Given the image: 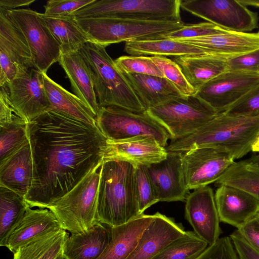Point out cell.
<instances>
[{"label": "cell", "mask_w": 259, "mask_h": 259, "mask_svg": "<svg viewBox=\"0 0 259 259\" xmlns=\"http://www.w3.org/2000/svg\"><path fill=\"white\" fill-rule=\"evenodd\" d=\"M69 235L62 228L45 233L19 248L13 259H56Z\"/></svg>", "instance_id": "cell-32"}, {"label": "cell", "mask_w": 259, "mask_h": 259, "mask_svg": "<svg viewBox=\"0 0 259 259\" xmlns=\"http://www.w3.org/2000/svg\"><path fill=\"white\" fill-rule=\"evenodd\" d=\"M196 259H239L230 237L219 238Z\"/></svg>", "instance_id": "cell-44"}, {"label": "cell", "mask_w": 259, "mask_h": 259, "mask_svg": "<svg viewBox=\"0 0 259 259\" xmlns=\"http://www.w3.org/2000/svg\"><path fill=\"white\" fill-rule=\"evenodd\" d=\"M175 140L199 129L218 113L197 97L183 96L147 110Z\"/></svg>", "instance_id": "cell-9"}, {"label": "cell", "mask_w": 259, "mask_h": 259, "mask_svg": "<svg viewBox=\"0 0 259 259\" xmlns=\"http://www.w3.org/2000/svg\"><path fill=\"white\" fill-rule=\"evenodd\" d=\"M237 230L247 242L259 252V221L253 218Z\"/></svg>", "instance_id": "cell-47"}, {"label": "cell", "mask_w": 259, "mask_h": 259, "mask_svg": "<svg viewBox=\"0 0 259 259\" xmlns=\"http://www.w3.org/2000/svg\"><path fill=\"white\" fill-rule=\"evenodd\" d=\"M102 164L94 168L49 208L62 229L71 234L86 231L99 223L97 204Z\"/></svg>", "instance_id": "cell-6"}, {"label": "cell", "mask_w": 259, "mask_h": 259, "mask_svg": "<svg viewBox=\"0 0 259 259\" xmlns=\"http://www.w3.org/2000/svg\"><path fill=\"white\" fill-rule=\"evenodd\" d=\"M33 175V157L29 140L16 152L0 162V185L24 197L31 188Z\"/></svg>", "instance_id": "cell-24"}, {"label": "cell", "mask_w": 259, "mask_h": 259, "mask_svg": "<svg viewBox=\"0 0 259 259\" xmlns=\"http://www.w3.org/2000/svg\"><path fill=\"white\" fill-rule=\"evenodd\" d=\"M208 246L194 231H187L152 259H196Z\"/></svg>", "instance_id": "cell-35"}, {"label": "cell", "mask_w": 259, "mask_h": 259, "mask_svg": "<svg viewBox=\"0 0 259 259\" xmlns=\"http://www.w3.org/2000/svg\"><path fill=\"white\" fill-rule=\"evenodd\" d=\"M186 219L194 233L209 245L215 243L222 232L214 194L208 186L194 189L186 199Z\"/></svg>", "instance_id": "cell-16"}, {"label": "cell", "mask_w": 259, "mask_h": 259, "mask_svg": "<svg viewBox=\"0 0 259 259\" xmlns=\"http://www.w3.org/2000/svg\"><path fill=\"white\" fill-rule=\"evenodd\" d=\"M152 60L163 73L184 96L195 95L198 90L187 81L179 66L174 61L162 56H151Z\"/></svg>", "instance_id": "cell-37"}, {"label": "cell", "mask_w": 259, "mask_h": 259, "mask_svg": "<svg viewBox=\"0 0 259 259\" xmlns=\"http://www.w3.org/2000/svg\"><path fill=\"white\" fill-rule=\"evenodd\" d=\"M228 153L220 149L200 147L182 154L186 184L189 190L217 182L235 161Z\"/></svg>", "instance_id": "cell-13"}, {"label": "cell", "mask_w": 259, "mask_h": 259, "mask_svg": "<svg viewBox=\"0 0 259 259\" xmlns=\"http://www.w3.org/2000/svg\"><path fill=\"white\" fill-rule=\"evenodd\" d=\"M35 0H1L0 8L6 10L17 9V8L26 6L32 4Z\"/></svg>", "instance_id": "cell-48"}, {"label": "cell", "mask_w": 259, "mask_h": 259, "mask_svg": "<svg viewBox=\"0 0 259 259\" xmlns=\"http://www.w3.org/2000/svg\"><path fill=\"white\" fill-rule=\"evenodd\" d=\"M178 40L201 48L210 55L229 59L258 49L259 32L227 30L212 35Z\"/></svg>", "instance_id": "cell-21"}, {"label": "cell", "mask_w": 259, "mask_h": 259, "mask_svg": "<svg viewBox=\"0 0 259 259\" xmlns=\"http://www.w3.org/2000/svg\"><path fill=\"white\" fill-rule=\"evenodd\" d=\"M153 217L143 213L126 224L110 228V241L97 259H127Z\"/></svg>", "instance_id": "cell-27"}, {"label": "cell", "mask_w": 259, "mask_h": 259, "mask_svg": "<svg viewBox=\"0 0 259 259\" xmlns=\"http://www.w3.org/2000/svg\"><path fill=\"white\" fill-rule=\"evenodd\" d=\"M27 123L0 128V162L11 156L29 142Z\"/></svg>", "instance_id": "cell-36"}, {"label": "cell", "mask_w": 259, "mask_h": 259, "mask_svg": "<svg viewBox=\"0 0 259 259\" xmlns=\"http://www.w3.org/2000/svg\"><path fill=\"white\" fill-rule=\"evenodd\" d=\"M259 136V116L250 117L218 113L194 133L172 140L167 151L186 152L208 147L224 151L234 159L251 151Z\"/></svg>", "instance_id": "cell-2"}, {"label": "cell", "mask_w": 259, "mask_h": 259, "mask_svg": "<svg viewBox=\"0 0 259 259\" xmlns=\"http://www.w3.org/2000/svg\"><path fill=\"white\" fill-rule=\"evenodd\" d=\"M153 219L142 233L138 243L127 259H152L186 231L181 223L160 213L153 214Z\"/></svg>", "instance_id": "cell-19"}, {"label": "cell", "mask_w": 259, "mask_h": 259, "mask_svg": "<svg viewBox=\"0 0 259 259\" xmlns=\"http://www.w3.org/2000/svg\"><path fill=\"white\" fill-rule=\"evenodd\" d=\"M224 112L240 116H259V83Z\"/></svg>", "instance_id": "cell-41"}, {"label": "cell", "mask_w": 259, "mask_h": 259, "mask_svg": "<svg viewBox=\"0 0 259 259\" xmlns=\"http://www.w3.org/2000/svg\"><path fill=\"white\" fill-rule=\"evenodd\" d=\"M216 183L240 189L259 201V164L248 159L234 161Z\"/></svg>", "instance_id": "cell-34"}, {"label": "cell", "mask_w": 259, "mask_h": 259, "mask_svg": "<svg viewBox=\"0 0 259 259\" xmlns=\"http://www.w3.org/2000/svg\"><path fill=\"white\" fill-rule=\"evenodd\" d=\"M124 51L131 56H138L177 57L210 55L207 51L197 46L167 38L126 42L125 44Z\"/></svg>", "instance_id": "cell-30"}, {"label": "cell", "mask_w": 259, "mask_h": 259, "mask_svg": "<svg viewBox=\"0 0 259 259\" xmlns=\"http://www.w3.org/2000/svg\"><path fill=\"white\" fill-rule=\"evenodd\" d=\"M243 5L259 8V0H238Z\"/></svg>", "instance_id": "cell-49"}, {"label": "cell", "mask_w": 259, "mask_h": 259, "mask_svg": "<svg viewBox=\"0 0 259 259\" xmlns=\"http://www.w3.org/2000/svg\"><path fill=\"white\" fill-rule=\"evenodd\" d=\"M94 0H50L44 6L46 15L64 17L72 15L75 12L91 4Z\"/></svg>", "instance_id": "cell-43"}, {"label": "cell", "mask_w": 259, "mask_h": 259, "mask_svg": "<svg viewBox=\"0 0 259 259\" xmlns=\"http://www.w3.org/2000/svg\"><path fill=\"white\" fill-rule=\"evenodd\" d=\"M220 222L237 229L243 227L259 211V201L240 189L221 185L214 194Z\"/></svg>", "instance_id": "cell-20"}, {"label": "cell", "mask_w": 259, "mask_h": 259, "mask_svg": "<svg viewBox=\"0 0 259 259\" xmlns=\"http://www.w3.org/2000/svg\"><path fill=\"white\" fill-rule=\"evenodd\" d=\"M27 123L13 106L7 87H1L0 128Z\"/></svg>", "instance_id": "cell-42"}, {"label": "cell", "mask_w": 259, "mask_h": 259, "mask_svg": "<svg viewBox=\"0 0 259 259\" xmlns=\"http://www.w3.org/2000/svg\"><path fill=\"white\" fill-rule=\"evenodd\" d=\"M29 207L24 197L0 185V245L4 246L8 236Z\"/></svg>", "instance_id": "cell-33"}, {"label": "cell", "mask_w": 259, "mask_h": 259, "mask_svg": "<svg viewBox=\"0 0 259 259\" xmlns=\"http://www.w3.org/2000/svg\"><path fill=\"white\" fill-rule=\"evenodd\" d=\"M0 87L34 67L26 39L8 10L0 8Z\"/></svg>", "instance_id": "cell-10"}, {"label": "cell", "mask_w": 259, "mask_h": 259, "mask_svg": "<svg viewBox=\"0 0 259 259\" xmlns=\"http://www.w3.org/2000/svg\"><path fill=\"white\" fill-rule=\"evenodd\" d=\"M258 83L259 74L227 71L203 85L196 95L220 113Z\"/></svg>", "instance_id": "cell-14"}, {"label": "cell", "mask_w": 259, "mask_h": 259, "mask_svg": "<svg viewBox=\"0 0 259 259\" xmlns=\"http://www.w3.org/2000/svg\"><path fill=\"white\" fill-rule=\"evenodd\" d=\"M181 2V0H94L72 15L76 18L180 21Z\"/></svg>", "instance_id": "cell-7"}, {"label": "cell", "mask_w": 259, "mask_h": 259, "mask_svg": "<svg viewBox=\"0 0 259 259\" xmlns=\"http://www.w3.org/2000/svg\"><path fill=\"white\" fill-rule=\"evenodd\" d=\"M96 124L103 135L113 141L147 136L164 147L171 139L166 129L147 110L136 113L115 106L102 107Z\"/></svg>", "instance_id": "cell-8"}, {"label": "cell", "mask_w": 259, "mask_h": 259, "mask_svg": "<svg viewBox=\"0 0 259 259\" xmlns=\"http://www.w3.org/2000/svg\"><path fill=\"white\" fill-rule=\"evenodd\" d=\"M59 228H62L58 220L49 209L29 207L8 236L4 247L14 253L19 248L36 238Z\"/></svg>", "instance_id": "cell-23"}, {"label": "cell", "mask_w": 259, "mask_h": 259, "mask_svg": "<svg viewBox=\"0 0 259 259\" xmlns=\"http://www.w3.org/2000/svg\"><path fill=\"white\" fill-rule=\"evenodd\" d=\"M89 41L107 47L125 41L163 38L186 25L180 21H144L114 18H76Z\"/></svg>", "instance_id": "cell-5"}, {"label": "cell", "mask_w": 259, "mask_h": 259, "mask_svg": "<svg viewBox=\"0 0 259 259\" xmlns=\"http://www.w3.org/2000/svg\"><path fill=\"white\" fill-rule=\"evenodd\" d=\"M164 159L145 166L159 201L186 200L189 192L182 165V152L167 151Z\"/></svg>", "instance_id": "cell-17"}, {"label": "cell", "mask_w": 259, "mask_h": 259, "mask_svg": "<svg viewBox=\"0 0 259 259\" xmlns=\"http://www.w3.org/2000/svg\"><path fill=\"white\" fill-rule=\"evenodd\" d=\"M227 30L209 22H201L186 25L182 28L165 35L163 38L178 40L198 38L221 33Z\"/></svg>", "instance_id": "cell-40"}, {"label": "cell", "mask_w": 259, "mask_h": 259, "mask_svg": "<svg viewBox=\"0 0 259 259\" xmlns=\"http://www.w3.org/2000/svg\"><path fill=\"white\" fill-rule=\"evenodd\" d=\"M8 12L26 39L34 67L47 73L50 67L59 61L62 53L40 13L29 9H17Z\"/></svg>", "instance_id": "cell-11"}, {"label": "cell", "mask_w": 259, "mask_h": 259, "mask_svg": "<svg viewBox=\"0 0 259 259\" xmlns=\"http://www.w3.org/2000/svg\"><path fill=\"white\" fill-rule=\"evenodd\" d=\"M56 259H65L63 255V253L60 254Z\"/></svg>", "instance_id": "cell-52"}, {"label": "cell", "mask_w": 259, "mask_h": 259, "mask_svg": "<svg viewBox=\"0 0 259 259\" xmlns=\"http://www.w3.org/2000/svg\"><path fill=\"white\" fill-rule=\"evenodd\" d=\"M106 47L89 41L80 50L92 70L100 108L115 106L136 113L145 111L130 83L107 53Z\"/></svg>", "instance_id": "cell-4"}, {"label": "cell", "mask_w": 259, "mask_h": 259, "mask_svg": "<svg viewBox=\"0 0 259 259\" xmlns=\"http://www.w3.org/2000/svg\"><path fill=\"white\" fill-rule=\"evenodd\" d=\"M6 87L13 106L27 123L51 110L42 74L35 68Z\"/></svg>", "instance_id": "cell-15"}, {"label": "cell", "mask_w": 259, "mask_h": 259, "mask_svg": "<svg viewBox=\"0 0 259 259\" xmlns=\"http://www.w3.org/2000/svg\"><path fill=\"white\" fill-rule=\"evenodd\" d=\"M115 62L122 72L164 77L151 57L122 56Z\"/></svg>", "instance_id": "cell-38"}, {"label": "cell", "mask_w": 259, "mask_h": 259, "mask_svg": "<svg viewBox=\"0 0 259 259\" xmlns=\"http://www.w3.org/2000/svg\"><path fill=\"white\" fill-rule=\"evenodd\" d=\"M122 73L146 110L184 96L164 77Z\"/></svg>", "instance_id": "cell-26"}, {"label": "cell", "mask_w": 259, "mask_h": 259, "mask_svg": "<svg viewBox=\"0 0 259 259\" xmlns=\"http://www.w3.org/2000/svg\"><path fill=\"white\" fill-rule=\"evenodd\" d=\"M110 239V228L98 223L86 231L69 235L63 255L65 259H97Z\"/></svg>", "instance_id": "cell-25"}, {"label": "cell", "mask_w": 259, "mask_h": 259, "mask_svg": "<svg viewBox=\"0 0 259 259\" xmlns=\"http://www.w3.org/2000/svg\"><path fill=\"white\" fill-rule=\"evenodd\" d=\"M254 218L259 221V211L258 212V213L256 214Z\"/></svg>", "instance_id": "cell-53"}, {"label": "cell", "mask_w": 259, "mask_h": 259, "mask_svg": "<svg viewBox=\"0 0 259 259\" xmlns=\"http://www.w3.org/2000/svg\"><path fill=\"white\" fill-rule=\"evenodd\" d=\"M181 8L230 31L247 32L258 27L257 14L238 0H181Z\"/></svg>", "instance_id": "cell-12"}, {"label": "cell", "mask_w": 259, "mask_h": 259, "mask_svg": "<svg viewBox=\"0 0 259 259\" xmlns=\"http://www.w3.org/2000/svg\"><path fill=\"white\" fill-rule=\"evenodd\" d=\"M140 215L136 166L122 160L103 161L98 197V222L112 228Z\"/></svg>", "instance_id": "cell-3"}, {"label": "cell", "mask_w": 259, "mask_h": 259, "mask_svg": "<svg viewBox=\"0 0 259 259\" xmlns=\"http://www.w3.org/2000/svg\"><path fill=\"white\" fill-rule=\"evenodd\" d=\"M33 163L24 198L49 208L103 162L107 139L98 126L52 110L27 123Z\"/></svg>", "instance_id": "cell-1"}, {"label": "cell", "mask_w": 259, "mask_h": 259, "mask_svg": "<svg viewBox=\"0 0 259 259\" xmlns=\"http://www.w3.org/2000/svg\"><path fill=\"white\" fill-rule=\"evenodd\" d=\"M229 237L239 259H259V252L247 242L237 229Z\"/></svg>", "instance_id": "cell-46"}, {"label": "cell", "mask_w": 259, "mask_h": 259, "mask_svg": "<svg viewBox=\"0 0 259 259\" xmlns=\"http://www.w3.org/2000/svg\"><path fill=\"white\" fill-rule=\"evenodd\" d=\"M248 160L254 163L259 164V152L252 155Z\"/></svg>", "instance_id": "cell-51"}, {"label": "cell", "mask_w": 259, "mask_h": 259, "mask_svg": "<svg viewBox=\"0 0 259 259\" xmlns=\"http://www.w3.org/2000/svg\"><path fill=\"white\" fill-rule=\"evenodd\" d=\"M40 16L58 44L62 54L79 51L89 41L74 16L56 17L44 13H40Z\"/></svg>", "instance_id": "cell-31"}, {"label": "cell", "mask_w": 259, "mask_h": 259, "mask_svg": "<svg viewBox=\"0 0 259 259\" xmlns=\"http://www.w3.org/2000/svg\"><path fill=\"white\" fill-rule=\"evenodd\" d=\"M228 70L259 74V49L227 59Z\"/></svg>", "instance_id": "cell-45"}, {"label": "cell", "mask_w": 259, "mask_h": 259, "mask_svg": "<svg viewBox=\"0 0 259 259\" xmlns=\"http://www.w3.org/2000/svg\"><path fill=\"white\" fill-rule=\"evenodd\" d=\"M70 80L72 91L97 116L100 111L92 70L80 51L62 54L58 61Z\"/></svg>", "instance_id": "cell-22"}, {"label": "cell", "mask_w": 259, "mask_h": 259, "mask_svg": "<svg viewBox=\"0 0 259 259\" xmlns=\"http://www.w3.org/2000/svg\"><path fill=\"white\" fill-rule=\"evenodd\" d=\"M166 149L150 137L139 136L113 141L107 139L103 161L122 160L135 166H148L166 158Z\"/></svg>", "instance_id": "cell-18"}, {"label": "cell", "mask_w": 259, "mask_h": 259, "mask_svg": "<svg viewBox=\"0 0 259 259\" xmlns=\"http://www.w3.org/2000/svg\"><path fill=\"white\" fill-rule=\"evenodd\" d=\"M227 59L212 56H193L175 57L190 84L198 90L203 85L228 71Z\"/></svg>", "instance_id": "cell-28"}, {"label": "cell", "mask_w": 259, "mask_h": 259, "mask_svg": "<svg viewBox=\"0 0 259 259\" xmlns=\"http://www.w3.org/2000/svg\"><path fill=\"white\" fill-rule=\"evenodd\" d=\"M251 151L255 153L259 152V136L257 137L252 145Z\"/></svg>", "instance_id": "cell-50"}, {"label": "cell", "mask_w": 259, "mask_h": 259, "mask_svg": "<svg viewBox=\"0 0 259 259\" xmlns=\"http://www.w3.org/2000/svg\"><path fill=\"white\" fill-rule=\"evenodd\" d=\"M42 74L51 109L81 121L97 125L96 116L83 102L52 80L46 73Z\"/></svg>", "instance_id": "cell-29"}, {"label": "cell", "mask_w": 259, "mask_h": 259, "mask_svg": "<svg viewBox=\"0 0 259 259\" xmlns=\"http://www.w3.org/2000/svg\"><path fill=\"white\" fill-rule=\"evenodd\" d=\"M136 181L139 209L142 214L159 201L145 166H136Z\"/></svg>", "instance_id": "cell-39"}]
</instances>
